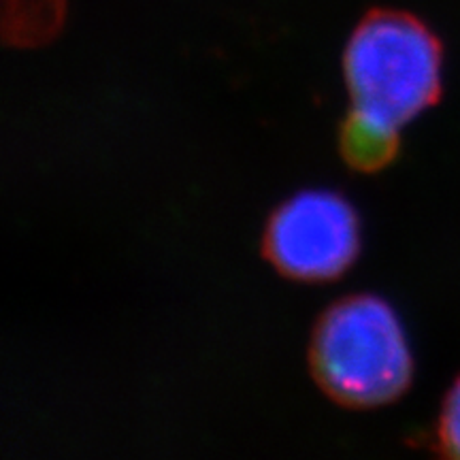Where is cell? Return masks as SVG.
<instances>
[{
	"label": "cell",
	"mask_w": 460,
	"mask_h": 460,
	"mask_svg": "<svg viewBox=\"0 0 460 460\" xmlns=\"http://www.w3.org/2000/svg\"><path fill=\"white\" fill-rule=\"evenodd\" d=\"M62 22L60 0H13L7 11L4 34L20 48L49 41Z\"/></svg>",
	"instance_id": "5b68a950"
},
{
	"label": "cell",
	"mask_w": 460,
	"mask_h": 460,
	"mask_svg": "<svg viewBox=\"0 0 460 460\" xmlns=\"http://www.w3.org/2000/svg\"><path fill=\"white\" fill-rule=\"evenodd\" d=\"M352 109L399 130L441 92V43L418 17L373 11L343 54Z\"/></svg>",
	"instance_id": "7a4b0ae2"
},
{
	"label": "cell",
	"mask_w": 460,
	"mask_h": 460,
	"mask_svg": "<svg viewBox=\"0 0 460 460\" xmlns=\"http://www.w3.org/2000/svg\"><path fill=\"white\" fill-rule=\"evenodd\" d=\"M360 250L354 207L332 190H303L273 211L264 254L286 278L329 281L343 275Z\"/></svg>",
	"instance_id": "3957f363"
},
{
	"label": "cell",
	"mask_w": 460,
	"mask_h": 460,
	"mask_svg": "<svg viewBox=\"0 0 460 460\" xmlns=\"http://www.w3.org/2000/svg\"><path fill=\"white\" fill-rule=\"evenodd\" d=\"M339 147H341L343 160L352 169L376 172L393 163L399 152V130L379 124L352 109L341 124Z\"/></svg>",
	"instance_id": "277c9868"
},
{
	"label": "cell",
	"mask_w": 460,
	"mask_h": 460,
	"mask_svg": "<svg viewBox=\"0 0 460 460\" xmlns=\"http://www.w3.org/2000/svg\"><path fill=\"white\" fill-rule=\"evenodd\" d=\"M435 446L446 456L460 458V377L446 394L435 429Z\"/></svg>",
	"instance_id": "8992f818"
},
{
	"label": "cell",
	"mask_w": 460,
	"mask_h": 460,
	"mask_svg": "<svg viewBox=\"0 0 460 460\" xmlns=\"http://www.w3.org/2000/svg\"><path fill=\"white\" fill-rule=\"evenodd\" d=\"M315 382L348 407L394 401L411 382V352L394 309L373 295L345 296L315 326L309 348Z\"/></svg>",
	"instance_id": "6da1fadb"
}]
</instances>
